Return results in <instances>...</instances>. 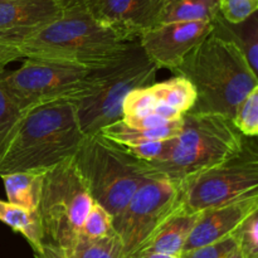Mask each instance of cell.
Wrapping results in <instances>:
<instances>
[{
	"label": "cell",
	"instance_id": "cell-1",
	"mask_svg": "<svg viewBox=\"0 0 258 258\" xmlns=\"http://www.w3.org/2000/svg\"><path fill=\"white\" fill-rule=\"evenodd\" d=\"M191 83L196 102L189 112L218 113L233 120L239 103L258 88L257 73L241 50L209 33L174 71Z\"/></svg>",
	"mask_w": 258,
	"mask_h": 258
},
{
	"label": "cell",
	"instance_id": "cell-2",
	"mask_svg": "<svg viewBox=\"0 0 258 258\" xmlns=\"http://www.w3.org/2000/svg\"><path fill=\"white\" fill-rule=\"evenodd\" d=\"M85 138L71 101H54L29 108L0 159V176L20 171H48L75 156Z\"/></svg>",
	"mask_w": 258,
	"mask_h": 258
},
{
	"label": "cell",
	"instance_id": "cell-3",
	"mask_svg": "<svg viewBox=\"0 0 258 258\" xmlns=\"http://www.w3.org/2000/svg\"><path fill=\"white\" fill-rule=\"evenodd\" d=\"M246 138L232 120L218 113L188 112L183 116L181 131L166 158L144 163L148 179L165 180L180 186L193 176L236 156Z\"/></svg>",
	"mask_w": 258,
	"mask_h": 258
},
{
	"label": "cell",
	"instance_id": "cell-4",
	"mask_svg": "<svg viewBox=\"0 0 258 258\" xmlns=\"http://www.w3.org/2000/svg\"><path fill=\"white\" fill-rule=\"evenodd\" d=\"M131 40L101 24L86 7H76L63 10L58 19L18 45L24 58H42L93 68L117 57Z\"/></svg>",
	"mask_w": 258,
	"mask_h": 258
},
{
	"label": "cell",
	"instance_id": "cell-5",
	"mask_svg": "<svg viewBox=\"0 0 258 258\" xmlns=\"http://www.w3.org/2000/svg\"><path fill=\"white\" fill-rule=\"evenodd\" d=\"M158 68L146 57L139 38L106 64L93 67L92 88L73 102L85 135L98 134L110 123L122 120V103L128 92L151 86Z\"/></svg>",
	"mask_w": 258,
	"mask_h": 258
},
{
	"label": "cell",
	"instance_id": "cell-6",
	"mask_svg": "<svg viewBox=\"0 0 258 258\" xmlns=\"http://www.w3.org/2000/svg\"><path fill=\"white\" fill-rule=\"evenodd\" d=\"M93 203L117 216L146 181L143 164L101 134L86 135L73 156Z\"/></svg>",
	"mask_w": 258,
	"mask_h": 258
},
{
	"label": "cell",
	"instance_id": "cell-7",
	"mask_svg": "<svg viewBox=\"0 0 258 258\" xmlns=\"http://www.w3.org/2000/svg\"><path fill=\"white\" fill-rule=\"evenodd\" d=\"M92 68L42 58H24L18 70L0 75V87L22 111L54 102L71 101L90 92Z\"/></svg>",
	"mask_w": 258,
	"mask_h": 258
},
{
	"label": "cell",
	"instance_id": "cell-8",
	"mask_svg": "<svg viewBox=\"0 0 258 258\" xmlns=\"http://www.w3.org/2000/svg\"><path fill=\"white\" fill-rule=\"evenodd\" d=\"M93 201L72 158L45 173L38 214L44 242L64 251L81 234Z\"/></svg>",
	"mask_w": 258,
	"mask_h": 258
},
{
	"label": "cell",
	"instance_id": "cell-9",
	"mask_svg": "<svg viewBox=\"0 0 258 258\" xmlns=\"http://www.w3.org/2000/svg\"><path fill=\"white\" fill-rule=\"evenodd\" d=\"M180 206L193 213L258 196L256 138H246L242 150L229 160L208 169L180 186Z\"/></svg>",
	"mask_w": 258,
	"mask_h": 258
},
{
	"label": "cell",
	"instance_id": "cell-10",
	"mask_svg": "<svg viewBox=\"0 0 258 258\" xmlns=\"http://www.w3.org/2000/svg\"><path fill=\"white\" fill-rule=\"evenodd\" d=\"M180 188L165 180L146 179L125 208L112 217V229L131 258L176 207Z\"/></svg>",
	"mask_w": 258,
	"mask_h": 258
},
{
	"label": "cell",
	"instance_id": "cell-11",
	"mask_svg": "<svg viewBox=\"0 0 258 258\" xmlns=\"http://www.w3.org/2000/svg\"><path fill=\"white\" fill-rule=\"evenodd\" d=\"M212 29V22L161 23L144 32L139 42L158 70L166 68L174 72Z\"/></svg>",
	"mask_w": 258,
	"mask_h": 258
},
{
	"label": "cell",
	"instance_id": "cell-12",
	"mask_svg": "<svg viewBox=\"0 0 258 258\" xmlns=\"http://www.w3.org/2000/svg\"><path fill=\"white\" fill-rule=\"evenodd\" d=\"M96 20L126 39H136L159 24L164 0H86Z\"/></svg>",
	"mask_w": 258,
	"mask_h": 258
},
{
	"label": "cell",
	"instance_id": "cell-13",
	"mask_svg": "<svg viewBox=\"0 0 258 258\" xmlns=\"http://www.w3.org/2000/svg\"><path fill=\"white\" fill-rule=\"evenodd\" d=\"M256 212H258V196L238 199L201 212L184 244L183 252L212 246L229 238L237 228Z\"/></svg>",
	"mask_w": 258,
	"mask_h": 258
},
{
	"label": "cell",
	"instance_id": "cell-14",
	"mask_svg": "<svg viewBox=\"0 0 258 258\" xmlns=\"http://www.w3.org/2000/svg\"><path fill=\"white\" fill-rule=\"evenodd\" d=\"M55 0H8L0 3V38L19 44L62 15Z\"/></svg>",
	"mask_w": 258,
	"mask_h": 258
},
{
	"label": "cell",
	"instance_id": "cell-15",
	"mask_svg": "<svg viewBox=\"0 0 258 258\" xmlns=\"http://www.w3.org/2000/svg\"><path fill=\"white\" fill-rule=\"evenodd\" d=\"M198 217L199 213L186 211L179 202V206L163 222H160L136 253H160L180 257L184 244Z\"/></svg>",
	"mask_w": 258,
	"mask_h": 258
},
{
	"label": "cell",
	"instance_id": "cell-16",
	"mask_svg": "<svg viewBox=\"0 0 258 258\" xmlns=\"http://www.w3.org/2000/svg\"><path fill=\"white\" fill-rule=\"evenodd\" d=\"M212 32L222 39L233 43L242 52L249 67L257 73L258 70V17L257 13L244 22L231 24L221 15L212 22Z\"/></svg>",
	"mask_w": 258,
	"mask_h": 258
},
{
	"label": "cell",
	"instance_id": "cell-17",
	"mask_svg": "<svg viewBox=\"0 0 258 258\" xmlns=\"http://www.w3.org/2000/svg\"><path fill=\"white\" fill-rule=\"evenodd\" d=\"M181 123H183V117L158 128H136L128 126L122 120H118L103 127L98 134L116 145L128 148L144 143L176 138L181 131Z\"/></svg>",
	"mask_w": 258,
	"mask_h": 258
},
{
	"label": "cell",
	"instance_id": "cell-18",
	"mask_svg": "<svg viewBox=\"0 0 258 258\" xmlns=\"http://www.w3.org/2000/svg\"><path fill=\"white\" fill-rule=\"evenodd\" d=\"M47 171H20L3 175L8 202L30 212H38Z\"/></svg>",
	"mask_w": 258,
	"mask_h": 258
},
{
	"label": "cell",
	"instance_id": "cell-19",
	"mask_svg": "<svg viewBox=\"0 0 258 258\" xmlns=\"http://www.w3.org/2000/svg\"><path fill=\"white\" fill-rule=\"evenodd\" d=\"M0 222L22 234L33 251L40 248L44 242V233L38 212H30L0 199Z\"/></svg>",
	"mask_w": 258,
	"mask_h": 258
},
{
	"label": "cell",
	"instance_id": "cell-20",
	"mask_svg": "<svg viewBox=\"0 0 258 258\" xmlns=\"http://www.w3.org/2000/svg\"><path fill=\"white\" fill-rule=\"evenodd\" d=\"M219 15V0H164L161 23L213 22Z\"/></svg>",
	"mask_w": 258,
	"mask_h": 258
},
{
	"label": "cell",
	"instance_id": "cell-21",
	"mask_svg": "<svg viewBox=\"0 0 258 258\" xmlns=\"http://www.w3.org/2000/svg\"><path fill=\"white\" fill-rule=\"evenodd\" d=\"M151 88L158 105L171 108L183 116L193 108L196 102L194 87L181 76L174 75L170 80L153 83Z\"/></svg>",
	"mask_w": 258,
	"mask_h": 258
},
{
	"label": "cell",
	"instance_id": "cell-22",
	"mask_svg": "<svg viewBox=\"0 0 258 258\" xmlns=\"http://www.w3.org/2000/svg\"><path fill=\"white\" fill-rule=\"evenodd\" d=\"M63 252L67 258H128L122 241L113 231L100 238H88L80 234Z\"/></svg>",
	"mask_w": 258,
	"mask_h": 258
},
{
	"label": "cell",
	"instance_id": "cell-23",
	"mask_svg": "<svg viewBox=\"0 0 258 258\" xmlns=\"http://www.w3.org/2000/svg\"><path fill=\"white\" fill-rule=\"evenodd\" d=\"M146 115H158L170 122L183 117V115L176 111L158 105L151 86L133 90L127 93L122 103V118L141 117Z\"/></svg>",
	"mask_w": 258,
	"mask_h": 258
},
{
	"label": "cell",
	"instance_id": "cell-24",
	"mask_svg": "<svg viewBox=\"0 0 258 258\" xmlns=\"http://www.w3.org/2000/svg\"><path fill=\"white\" fill-rule=\"evenodd\" d=\"M234 127L244 138H257L258 135V88H254L238 105L233 116Z\"/></svg>",
	"mask_w": 258,
	"mask_h": 258
},
{
	"label": "cell",
	"instance_id": "cell-25",
	"mask_svg": "<svg viewBox=\"0 0 258 258\" xmlns=\"http://www.w3.org/2000/svg\"><path fill=\"white\" fill-rule=\"evenodd\" d=\"M4 71H0V75ZM24 112L25 111L20 110L0 87V159Z\"/></svg>",
	"mask_w": 258,
	"mask_h": 258
},
{
	"label": "cell",
	"instance_id": "cell-26",
	"mask_svg": "<svg viewBox=\"0 0 258 258\" xmlns=\"http://www.w3.org/2000/svg\"><path fill=\"white\" fill-rule=\"evenodd\" d=\"M232 237L242 257L258 258V212L249 216Z\"/></svg>",
	"mask_w": 258,
	"mask_h": 258
},
{
	"label": "cell",
	"instance_id": "cell-27",
	"mask_svg": "<svg viewBox=\"0 0 258 258\" xmlns=\"http://www.w3.org/2000/svg\"><path fill=\"white\" fill-rule=\"evenodd\" d=\"M112 216L100 204L93 203L83 222L81 234L88 238H100L112 232Z\"/></svg>",
	"mask_w": 258,
	"mask_h": 258
},
{
	"label": "cell",
	"instance_id": "cell-28",
	"mask_svg": "<svg viewBox=\"0 0 258 258\" xmlns=\"http://www.w3.org/2000/svg\"><path fill=\"white\" fill-rule=\"evenodd\" d=\"M175 139H168L163 141H151V143H144L140 145L128 146V148H121L138 160L144 163H155V161L163 160L169 155L175 144Z\"/></svg>",
	"mask_w": 258,
	"mask_h": 258
},
{
	"label": "cell",
	"instance_id": "cell-29",
	"mask_svg": "<svg viewBox=\"0 0 258 258\" xmlns=\"http://www.w3.org/2000/svg\"><path fill=\"white\" fill-rule=\"evenodd\" d=\"M258 0H219V15L231 24H238L256 14Z\"/></svg>",
	"mask_w": 258,
	"mask_h": 258
},
{
	"label": "cell",
	"instance_id": "cell-30",
	"mask_svg": "<svg viewBox=\"0 0 258 258\" xmlns=\"http://www.w3.org/2000/svg\"><path fill=\"white\" fill-rule=\"evenodd\" d=\"M236 248L237 246L233 237H229V238L218 242L216 244H212V246L183 252L180 254V258H224Z\"/></svg>",
	"mask_w": 258,
	"mask_h": 258
},
{
	"label": "cell",
	"instance_id": "cell-31",
	"mask_svg": "<svg viewBox=\"0 0 258 258\" xmlns=\"http://www.w3.org/2000/svg\"><path fill=\"white\" fill-rule=\"evenodd\" d=\"M18 59H24L19 45L0 38V71H4L9 63Z\"/></svg>",
	"mask_w": 258,
	"mask_h": 258
},
{
	"label": "cell",
	"instance_id": "cell-32",
	"mask_svg": "<svg viewBox=\"0 0 258 258\" xmlns=\"http://www.w3.org/2000/svg\"><path fill=\"white\" fill-rule=\"evenodd\" d=\"M34 258H67L64 252L50 243H44L34 251Z\"/></svg>",
	"mask_w": 258,
	"mask_h": 258
},
{
	"label": "cell",
	"instance_id": "cell-33",
	"mask_svg": "<svg viewBox=\"0 0 258 258\" xmlns=\"http://www.w3.org/2000/svg\"><path fill=\"white\" fill-rule=\"evenodd\" d=\"M55 2L60 5L63 10H66L76 7H85L86 0H55Z\"/></svg>",
	"mask_w": 258,
	"mask_h": 258
},
{
	"label": "cell",
	"instance_id": "cell-34",
	"mask_svg": "<svg viewBox=\"0 0 258 258\" xmlns=\"http://www.w3.org/2000/svg\"><path fill=\"white\" fill-rule=\"evenodd\" d=\"M224 258H243L242 257V254H241V252L238 251V249H234V251H232L231 253L228 254V256H226Z\"/></svg>",
	"mask_w": 258,
	"mask_h": 258
},
{
	"label": "cell",
	"instance_id": "cell-35",
	"mask_svg": "<svg viewBox=\"0 0 258 258\" xmlns=\"http://www.w3.org/2000/svg\"><path fill=\"white\" fill-rule=\"evenodd\" d=\"M2 2H8V0H0V3H2Z\"/></svg>",
	"mask_w": 258,
	"mask_h": 258
},
{
	"label": "cell",
	"instance_id": "cell-36",
	"mask_svg": "<svg viewBox=\"0 0 258 258\" xmlns=\"http://www.w3.org/2000/svg\"><path fill=\"white\" fill-rule=\"evenodd\" d=\"M170 258H180V257H170Z\"/></svg>",
	"mask_w": 258,
	"mask_h": 258
}]
</instances>
